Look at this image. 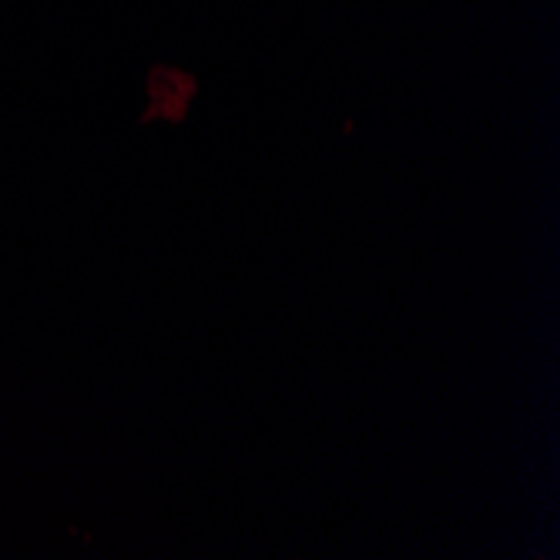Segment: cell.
<instances>
[{
	"instance_id": "6da1fadb",
	"label": "cell",
	"mask_w": 560,
	"mask_h": 560,
	"mask_svg": "<svg viewBox=\"0 0 560 560\" xmlns=\"http://www.w3.org/2000/svg\"><path fill=\"white\" fill-rule=\"evenodd\" d=\"M148 108L141 115V125H151L155 118H165V121H185L191 101H195V78L175 71V68H155L151 74V84H148Z\"/></svg>"
}]
</instances>
